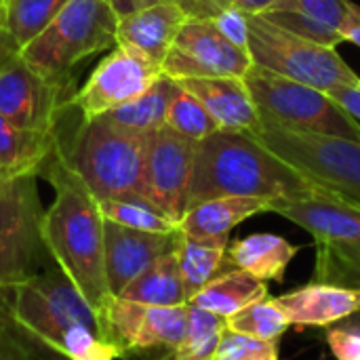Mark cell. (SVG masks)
<instances>
[{
    "mask_svg": "<svg viewBox=\"0 0 360 360\" xmlns=\"http://www.w3.org/2000/svg\"><path fill=\"white\" fill-rule=\"evenodd\" d=\"M196 141L167 124L150 133L146 156V198L173 221H181L194 167Z\"/></svg>",
    "mask_w": 360,
    "mask_h": 360,
    "instance_id": "obj_15",
    "label": "cell"
},
{
    "mask_svg": "<svg viewBox=\"0 0 360 360\" xmlns=\"http://www.w3.org/2000/svg\"><path fill=\"white\" fill-rule=\"evenodd\" d=\"M272 209V200L253 198V196H221L211 198L200 205L190 207L181 221L179 232L188 238L211 243V245H230V232L243 224L245 219L268 213Z\"/></svg>",
    "mask_w": 360,
    "mask_h": 360,
    "instance_id": "obj_20",
    "label": "cell"
},
{
    "mask_svg": "<svg viewBox=\"0 0 360 360\" xmlns=\"http://www.w3.org/2000/svg\"><path fill=\"white\" fill-rule=\"evenodd\" d=\"M327 95L360 122V82L333 86L327 91Z\"/></svg>",
    "mask_w": 360,
    "mask_h": 360,
    "instance_id": "obj_36",
    "label": "cell"
},
{
    "mask_svg": "<svg viewBox=\"0 0 360 360\" xmlns=\"http://www.w3.org/2000/svg\"><path fill=\"white\" fill-rule=\"evenodd\" d=\"M249 53L255 65L325 93L340 84L360 82L359 74L333 46L297 36L264 15H249Z\"/></svg>",
    "mask_w": 360,
    "mask_h": 360,
    "instance_id": "obj_9",
    "label": "cell"
},
{
    "mask_svg": "<svg viewBox=\"0 0 360 360\" xmlns=\"http://www.w3.org/2000/svg\"><path fill=\"white\" fill-rule=\"evenodd\" d=\"M175 257L184 281V291L190 302L205 285H209L217 274H221L224 264H228V247L194 240L179 232Z\"/></svg>",
    "mask_w": 360,
    "mask_h": 360,
    "instance_id": "obj_27",
    "label": "cell"
},
{
    "mask_svg": "<svg viewBox=\"0 0 360 360\" xmlns=\"http://www.w3.org/2000/svg\"><path fill=\"white\" fill-rule=\"evenodd\" d=\"M55 150L57 131L23 129L0 114V177H38Z\"/></svg>",
    "mask_w": 360,
    "mask_h": 360,
    "instance_id": "obj_22",
    "label": "cell"
},
{
    "mask_svg": "<svg viewBox=\"0 0 360 360\" xmlns=\"http://www.w3.org/2000/svg\"><path fill=\"white\" fill-rule=\"evenodd\" d=\"M302 173L272 154L249 131L217 129L196 143L186 211L211 198H289L314 190Z\"/></svg>",
    "mask_w": 360,
    "mask_h": 360,
    "instance_id": "obj_3",
    "label": "cell"
},
{
    "mask_svg": "<svg viewBox=\"0 0 360 360\" xmlns=\"http://www.w3.org/2000/svg\"><path fill=\"white\" fill-rule=\"evenodd\" d=\"M160 76L162 68L122 46H114L95 65L84 84L72 93L70 108L82 120L105 116L141 97Z\"/></svg>",
    "mask_w": 360,
    "mask_h": 360,
    "instance_id": "obj_12",
    "label": "cell"
},
{
    "mask_svg": "<svg viewBox=\"0 0 360 360\" xmlns=\"http://www.w3.org/2000/svg\"><path fill=\"white\" fill-rule=\"evenodd\" d=\"M116 23L110 0H68L19 57L46 78L68 82V74L82 59L116 46Z\"/></svg>",
    "mask_w": 360,
    "mask_h": 360,
    "instance_id": "obj_6",
    "label": "cell"
},
{
    "mask_svg": "<svg viewBox=\"0 0 360 360\" xmlns=\"http://www.w3.org/2000/svg\"><path fill=\"white\" fill-rule=\"evenodd\" d=\"M19 53H21V46L11 36V32L4 23L2 6H0V70H4L8 63H13L19 57Z\"/></svg>",
    "mask_w": 360,
    "mask_h": 360,
    "instance_id": "obj_38",
    "label": "cell"
},
{
    "mask_svg": "<svg viewBox=\"0 0 360 360\" xmlns=\"http://www.w3.org/2000/svg\"><path fill=\"white\" fill-rule=\"evenodd\" d=\"M230 4L232 0H181V8L188 13V17H202V19L217 17Z\"/></svg>",
    "mask_w": 360,
    "mask_h": 360,
    "instance_id": "obj_37",
    "label": "cell"
},
{
    "mask_svg": "<svg viewBox=\"0 0 360 360\" xmlns=\"http://www.w3.org/2000/svg\"><path fill=\"white\" fill-rule=\"evenodd\" d=\"M177 89H179V82L175 78L162 74L141 97H137L135 101H131L122 108L112 110L110 114H105V118L127 131L150 135L167 124L169 105H171Z\"/></svg>",
    "mask_w": 360,
    "mask_h": 360,
    "instance_id": "obj_25",
    "label": "cell"
},
{
    "mask_svg": "<svg viewBox=\"0 0 360 360\" xmlns=\"http://www.w3.org/2000/svg\"><path fill=\"white\" fill-rule=\"evenodd\" d=\"M270 213L310 232L316 245V283L360 289V207L314 188L274 200Z\"/></svg>",
    "mask_w": 360,
    "mask_h": 360,
    "instance_id": "obj_5",
    "label": "cell"
},
{
    "mask_svg": "<svg viewBox=\"0 0 360 360\" xmlns=\"http://www.w3.org/2000/svg\"><path fill=\"white\" fill-rule=\"evenodd\" d=\"M251 135L314 186L360 207V141L295 131L264 116Z\"/></svg>",
    "mask_w": 360,
    "mask_h": 360,
    "instance_id": "obj_7",
    "label": "cell"
},
{
    "mask_svg": "<svg viewBox=\"0 0 360 360\" xmlns=\"http://www.w3.org/2000/svg\"><path fill=\"white\" fill-rule=\"evenodd\" d=\"M289 321L281 306L274 300L255 302L240 312L226 319V329L234 333H243L249 338H257L264 342H278L281 335L289 329Z\"/></svg>",
    "mask_w": 360,
    "mask_h": 360,
    "instance_id": "obj_32",
    "label": "cell"
},
{
    "mask_svg": "<svg viewBox=\"0 0 360 360\" xmlns=\"http://www.w3.org/2000/svg\"><path fill=\"white\" fill-rule=\"evenodd\" d=\"M177 82L207 108L219 129L249 133L257 129L259 112L245 78H186Z\"/></svg>",
    "mask_w": 360,
    "mask_h": 360,
    "instance_id": "obj_19",
    "label": "cell"
},
{
    "mask_svg": "<svg viewBox=\"0 0 360 360\" xmlns=\"http://www.w3.org/2000/svg\"><path fill=\"white\" fill-rule=\"evenodd\" d=\"M259 116L283 127L360 141V122L325 91L251 65L245 76Z\"/></svg>",
    "mask_w": 360,
    "mask_h": 360,
    "instance_id": "obj_8",
    "label": "cell"
},
{
    "mask_svg": "<svg viewBox=\"0 0 360 360\" xmlns=\"http://www.w3.org/2000/svg\"><path fill=\"white\" fill-rule=\"evenodd\" d=\"M338 327H346V329H354V331H360V312L352 314V316H350V319H346V321H342Z\"/></svg>",
    "mask_w": 360,
    "mask_h": 360,
    "instance_id": "obj_42",
    "label": "cell"
},
{
    "mask_svg": "<svg viewBox=\"0 0 360 360\" xmlns=\"http://www.w3.org/2000/svg\"><path fill=\"white\" fill-rule=\"evenodd\" d=\"M65 86L17 57L0 70V114L23 129L55 133L72 97Z\"/></svg>",
    "mask_w": 360,
    "mask_h": 360,
    "instance_id": "obj_14",
    "label": "cell"
},
{
    "mask_svg": "<svg viewBox=\"0 0 360 360\" xmlns=\"http://www.w3.org/2000/svg\"><path fill=\"white\" fill-rule=\"evenodd\" d=\"M274 302L285 312L289 325L297 329L333 327L360 312V289L312 283L278 295Z\"/></svg>",
    "mask_w": 360,
    "mask_h": 360,
    "instance_id": "obj_18",
    "label": "cell"
},
{
    "mask_svg": "<svg viewBox=\"0 0 360 360\" xmlns=\"http://www.w3.org/2000/svg\"><path fill=\"white\" fill-rule=\"evenodd\" d=\"M65 2L68 0H4V23L15 42L23 49L55 19Z\"/></svg>",
    "mask_w": 360,
    "mask_h": 360,
    "instance_id": "obj_30",
    "label": "cell"
},
{
    "mask_svg": "<svg viewBox=\"0 0 360 360\" xmlns=\"http://www.w3.org/2000/svg\"><path fill=\"white\" fill-rule=\"evenodd\" d=\"M342 38L360 46V6L354 2H350V13L342 27Z\"/></svg>",
    "mask_w": 360,
    "mask_h": 360,
    "instance_id": "obj_39",
    "label": "cell"
},
{
    "mask_svg": "<svg viewBox=\"0 0 360 360\" xmlns=\"http://www.w3.org/2000/svg\"><path fill=\"white\" fill-rule=\"evenodd\" d=\"M2 2H4V0H0V6H2Z\"/></svg>",
    "mask_w": 360,
    "mask_h": 360,
    "instance_id": "obj_43",
    "label": "cell"
},
{
    "mask_svg": "<svg viewBox=\"0 0 360 360\" xmlns=\"http://www.w3.org/2000/svg\"><path fill=\"white\" fill-rule=\"evenodd\" d=\"M148 141L150 135L127 131L105 116H78L68 139L57 135V152L97 200L146 198Z\"/></svg>",
    "mask_w": 360,
    "mask_h": 360,
    "instance_id": "obj_4",
    "label": "cell"
},
{
    "mask_svg": "<svg viewBox=\"0 0 360 360\" xmlns=\"http://www.w3.org/2000/svg\"><path fill=\"white\" fill-rule=\"evenodd\" d=\"M177 234L179 230L173 234H154L105 221L103 259L112 295H120L158 257L175 251Z\"/></svg>",
    "mask_w": 360,
    "mask_h": 360,
    "instance_id": "obj_16",
    "label": "cell"
},
{
    "mask_svg": "<svg viewBox=\"0 0 360 360\" xmlns=\"http://www.w3.org/2000/svg\"><path fill=\"white\" fill-rule=\"evenodd\" d=\"M300 247L276 234H251L228 245V266L240 268L259 281H285V272Z\"/></svg>",
    "mask_w": 360,
    "mask_h": 360,
    "instance_id": "obj_23",
    "label": "cell"
},
{
    "mask_svg": "<svg viewBox=\"0 0 360 360\" xmlns=\"http://www.w3.org/2000/svg\"><path fill=\"white\" fill-rule=\"evenodd\" d=\"M213 23L217 25V30L224 34L226 40H230L240 51L249 53V15L243 8L230 4L217 17H213Z\"/></svg>",
    "mask_w": 360,
    "mask_h": 360,
    "instance_id": "obj_34",
    "label": "cell"
},
{
    "mask_svg": "<svg viewBox=\"0 0 360 360\" xmlns=\"http://www.w3.org/2000/svg\"><path fill=\"white\" fill-rule=\"evenodd\" d=\"M224 331V316L188 304V327L184 340L171 352L154 360H217V348Z\"/></svg>",
    "mask_w": 360,
    "mask_h": 360,
    "instance_id": "obj_28",
    "label": "cell"
},
{
    "mask_svg": "<svg viewBox=\"0 0 360 360\" xmlns=\"http://www.w3.org/2000/svg\"><path fill=\"white\" fill-rule=\"evenodd\" d=\"M118 297L146 306H184L188 304L175 251L158 257L143 270Z\"/></svg>",
    "mask_w": 360,
    "mask_h": 360,
    "instance_id": "obj_26",
    "label": "cell"
},
{
    "mask_svg": "<svg viewBox=\"0 0 360 360\" xmlns=\"http://www.w3.org/2000/svg\"><path fill=\"white\" fill-rule=\"evenodd\" d=\"M266 297L268 287L264 281L255 278L247 270L230 268L228 272L217 274L209 285H205L188 304L228 319Z\"/></svg>",
    "mask_w": 360,
    "mask_h": 360,
    "instance_id": "obj_24",
    "label": "cell"
},
{
    "mask_svg": "<svg viewBox=\"0 0 360 360\" xmlns=\"http://www.w3.org/2000/svg\"><path fill=\"white\" fill-rule=\"evenodd\" d=\"M327 344L338 360H360V331L335 325L327 331Z\"/></svg>",
    "mask_w": 360,
    "mask_h": 360,
    "instance_id": "obj_35",
    "label": "cell"
},
{
    "mask_svg": "<svg viewBox=\"0 0 360 360\" xmlns=\"http://www.w3.org/2000/svg\"><path fill=\"white\" fill-rule=\"evenodd\" d=\"M0 360H65L13 316L4 291H0Z\"/></svg>",
    "mask_w": 360,
    "mask_h": 360,
    "instance_id": "obj_31",
    "label": "cell"
},
{
    "mask_svg": "<svg viewBox=\"0 0 360 360\" xmlns=\"http://www.w3.org/2000/svg\"><path fill=\"white\" fill-rule=\"evenodd\" d=\"M101 319L108 338L118 348L122 360L146 354H156L158 359L184 340L188 327V304L146 306L114 295Z\"/></svg>",
    "mask_w": 360,
    "mask_h": 360,
    "instance_id": "obj_11",
    "label": "cell"
},
{
    "mask_svg": "<svg viewBox=\"0 0 360 360\" xmlns=\"http://www.w3.org/2000/svg\"><path fill=\"white\" fill-rule=\"evenodd\" d=\"M2 291L13 316L61 359L122 360L101 314L55 264Z\"/></svg>",
    "mask_w": 360,
    "mask_h": 360,
    "instance_id": "obj_2",
    "label": "cell"
},
{
    "mask_svg": "<svg viewBox=\"0 0 360 360\" xmlns=\"http://www.w3.org/2000/svg\"><path fill=\"white\" fill-rule=\"evenodd\" d=\"M278 0H232L238 8H243L247 15H266L270 8L276 6Z\"/></svg>",
    "mask_w": 360,
    "mask_h": 360,
    "instance_id": "obj_41",
    "label": "cell"
},
{
    "mask_svg": "<svg viewBox=\"0 0 360 360\" xmlns=\"http://www.w3.org/2000/svg\"><path fill=\"white\" fill-rule=\"evenodd\" d=\"M251 65V55L226 40L213 19L188 17L162 63V74L175 80L221 76L245 78Z\"/></svg>",
    "mask_w": 360,
    "mask_h": 360,
    "instance_id": "obj_13",
    "label": "cell"
},
{
    "mask_svg": "<svg viewBox=\"0 0 360 360\" xmlns=\"http://www.w3.org/2000/svg\"><path fill=\"white\" fill-rule=\"evenodd\" d=\"M42 215L36 175L0 177V291L44 268Z\"/></svg>",
    "mask_w": 360,
    "mask_h": 360,
    "instance_id": "obj_10",
    "label": "cell"
},
{
    "mask_svg": "<svg viewBox=\"0 0 360 360\" xmlns=\"http://www.w3.org/2000/svg\"><path fill=\"white\" fill-rule=\"evenodd\" d=\"M99 209L105 221L154 234H173L179 230V224L167 217L146 198H108L99 200Z\"/></svg>",
    "mask_w": 360,
    "mask_h": 360,
    "instance_id": "obj_29",
    "label": "cell"
},
{
    "mask_svg": "<svg viewBox=\"0 0 360 360\" xmlns=\"http://www.w3.org/2000/svg\"><path fill=\"white\" fill-rule=\"evenodd\" d=\"M116 15H127V13H133L137 8H143V6H152V4H165V2H177L181 4V0H110Z\"/></svg>",
    "mask_w": 360,
    "mask_h": 360,
    "instance_id": "obj_40",
    "label": "cell"
},
{
    "mask_svg": "<svg viewBox=\"0 0 360 360\" xmlns=\"http://www.w3.org/2000/svg\"><path fill=\"white\" fill-rule=\"evenodd\" d=\"M350 13V0H278L264 17L297 36L325 46L344 42L342 27Z\"/></svg>",
    "mask_w": 360,
    "mask_h": 360,
    "instance_id": "obj_21",
    "label": "cell"
},
{
    "mask_svg": "<svg viewBox=\"0 0 360 360\" xmlns=\"http://www.w3.org/2000/svg\"><path fill=\"white\" fill-rule=\"evenodd\" d=\"M188 13L177 2L152 4L120 15L116 23V46H122L150 63L162 68Z\"/></svg>",
    "mask_w": 360,
    "mask_h": 360,
    "instance_id": "obj_17",
    "label": "cell"
},
{
    "mask_svg": "<svg viewBox=\"0 0 360 360\" xmlns=\"http://www.w3.org/2000/svg\"><path fill=\"white\" fill-rule=\"evenodd\" d=\"M38 177H44L55 190V198L42 215V238L49 257L74 283L82 297L103 314L114 295L105 278V219L99 200L68 169L57 150Z\"/></svg>",
    "mask_w": 360,
    "mask_h": 360,
    "instance_id": "obj_1",
    "label": "cell"
},
{
    "mask_svg": "<svg viewBox=\"0 0 360 360\" xmlns=\"http://www.w3.org/2000/svg\"><path fill=\"white\" fill-rule=\"evenodd\" d=\"M167 127L173 129L175 133L196 141V143L207 139L211 133H215L219 129L217 122L207 112V108L190 91H186L181 84L177 89L171 105H169Z\"/></svg>",
    "mask_w": 360,
    "mask_h": 360,
    "instance_id": "obj_33",
    "label": "cell"
}]
</instances>
